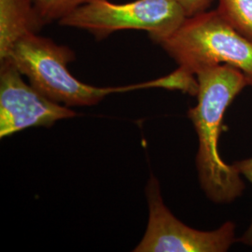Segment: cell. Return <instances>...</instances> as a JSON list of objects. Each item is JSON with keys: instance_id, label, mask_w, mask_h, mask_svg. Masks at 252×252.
<instances>
[{"instance_id": "6da1fadb", "label": "cell", "mask_w": 252, "mask_h": 252, "mask_svg": "<svg viewBox=\"0 0 252 252\" xmlns=\"http://www.w3.org/2000/svg\"><path fill=\"white\" fill-rule=\"evenodd\" d=\"M197 105L188 116L198 136L196 168L199 182L208 199L215 204H229L245 189L240 173L221 159L218 144L226 108L249 85L239 69L229 64L205 68L196 74Z\"/></svg>"}, {"instance_id": "7a4b0ae2", "label": "cell", "mask_w": 252, "mask_h": 252, "mask_svg": "<svg viewBox=\"0 0 252 252\" xmlns=\"http://www.w3.org/2000/svg\"><path fill=\"white\" fill-rule=\"evenodd\" d=\"M76 56L68 46L31 34L20 39L6 58L29 83L49 99L66 107H91L115 93L147 88H161L160 78L122 87H95L79 81L68 70ZM1 61V60H0Z\"/></svg>"}, {"instance_id": "3957f363", "label": "cell", "mask_w": 252, "mask_h": 252, "mask_svg": "<svg viewBox=\"0 0 252 252\" xmlns=\"http://www.w3.org/2000/svg\"><path fill=\"white\" fill-rule=\"evenodd\" d=\"M159 45L179 68L189 75L229 64L243 73L252 85V42L231 27L217 9L188 17Z\"/></svg>"}, {"instance_id": "277c9868", "label": "cell", "mask_w": 252, "mask_h": 252, "mask_svg": "<svg viewBox=\"0 0 252 252\" xmlns=\"http://www.w3.org/2000/svg\"><path fill=\"white\" fill-rule=\"evenodd\" d=\"M187 18L176 0H133L126 3L92 0L58 23L62 27L86 31L99 40L123 30L144 31L159 44Z\"/></svg>"}, {"instance_id": "5b68a950", "label": "cell", "mask_w": 252, "mask_h": 252, "mask_svg": "<svg viewBox=\"0 0 252 252\" xmlns=\"http://www.w3.org/2000/svg\"><path fill=\"white\" fill-rule=\"evenodd\" d=\"M149 221L135 252H224L236 241L235 225L226 221L214 231H199L184 224L162 200L160 183L151 176L146 186Z\"/></svg>"}, {"instance_id": "8992f818", "label": "cell", "mask_w": 252, "mask_h": 252, "mask_svg": "<svg viewBox=\"0 0 252 252\" xmlns=\"http://www.w3.org/2000/svg\"><path fill=\"white\" fill-rule=\"evenodd\" d=\"M77 116V112L49 99L30 83L9 60L0 61V137L30 127H51Z\"/></svg>"}, {"instance_id": "52a82bcc", "label": "cell", "mask_w": 252, "mask_h": 252, "mask_svg": "<svg viewBox=\"0 0 252 252\" xmlns=\"http://www.w3.org/2000/svg\"><path fill=\"white\" fill-rule=\"evenodd\" d=\"M43 27L32 0H0V60L20 39Z\"/></svg>"}, {"instance_id": "ba28073f", "label": "cell", "mask_w": 252, "mask_h": 252, "mask_svg": "<svg viewBox=\"0 0 252 252\" xmlns=\"http://www.w3.org/2000/svg\"><path fill=\"white\" fill-rule=\"evenodd\" d=\"M217 11L239 34L252 42V0H218Z\"/></svg>"}, {"instance_id": "9c48e42d", "label": "cell", "mask_w": 252, "mask_h": 252, "mask_svg": "<svg viewBox=\"0 0 252 252\" xmlns=\"http://www.w3.org/2000/svg\"><path fill=\"white\" fill-rule=\"evenodd\" d=\"M43 26L59 22L75 9L92 0H32Z\"/></svg>"}, {"instance_id": "30bf717a", "label": "cell", "mask_w": 252, "mask_h": 252, "mask_svg": "<svg viewBox=\"0 0 252 252\" xmlns=\"http://www.w3.org/2000/svg\"><path fill=\"white\" fill-rule=\"evenodd\" d=\"M233 165L240 173V175H243L247 180L252 183V158L234 162ZM239 241L245 245L252 246V220L246 233L239 238Z\"/></svg>"}, {"instance_id": "8fae6325", "label": "cell", "mask_w": 252, "mask_h": 252, "mask_svg": "<svg viewBox=\"0 0 252 252\" xmlns=\"http://www.w3.org/2000/svg\"><path fill=\"white\" fill-rule=\"evenodd\" d=\"M187 17H192L207 11L213 0H176Z\"/></svg>"}]
</instances>
